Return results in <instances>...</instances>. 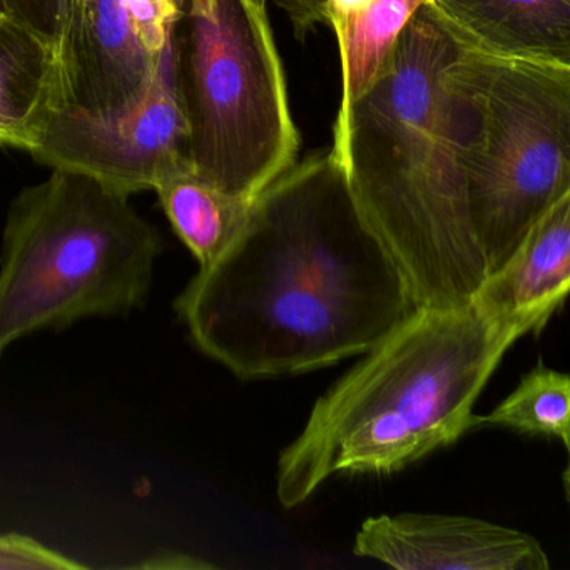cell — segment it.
I'll return each mask as SVG.
<instances>
[{"mask_svg": "<svg viewBox=\"0 0 570 570\" xmlns=\"http://www.w3.org/2000/svg\"><path fill=\"white\" fill-rule=\"evenodd\" d=\"M419 308L332 148L266 186L235 243L175 302L193 345L242 380L362 356Z\"/></svg>", "mask_w": 570, "mask_h": 570, "instance_id": "6da1fadb", "label": "cell"}, {"mask_svg": "<svg viewBox=\"0 0 570 570\" xmlns=\"http://www.w3.org/2000/svg\"><path fill=\"white\" fill-rule=\"evenodd\" d=\"M460 49L423 6L332 145L360 213L420 308L469 305L489 278L463 173L473 109L449 72Z\"/></svg>", "mask_w": 570, "mask_h": 570, "instance_id": "7a4b0ae2", "label": "cell"}, {"mask_svg": "<svg viewBox=\"0 0 570 570\" xmlns=\"http://www.w3.org/2000/svg\"><path fill=\"white\" fill-rule=\"evenodd\" d=\"M529 330L473 303L419 308L330 386L276 463V497L305 503L336 473L390 475L472 430L473 405Z\"/></svg>", "mask_w": 570, "mask_h": 570, "instance_id": "3957f363", "label": "cell"}, {"mask_svg": "<svg viewBox=\"0 0 570 570\" xmlns=\"http://www.w3.org/2000/svg\"><path fill=\"white\" fill-rule=\"evenodd\" d=\"M165 239L121 195L55 169L19 193L0 258V356L36 332L141 308Z\"/></svg>", "mask_w": 570, "mask_h": 570, "instance_id": "277c9868", "label": "cell"}, {"mask_svg": "<svg viewBox=\"0 0 570 570\" xmlns=\"http://www.w3.org/2000/svg\"><path fill=\"white\" fill-rule=\"evenodd\" d=\"M176 39L193 173L256 198L302 148L266 0H183Z\"/></svg>", "mask_w": 570, "mask_h": 570, "instance_id": "5b68a950", "label": "cell"}, {"mask_svg": "<svg viewBox=\"0 0 570 570\" xmlns=\"http://www.w3.org/2000/svg\"><path fill=\"white\" fill-rule=\"evenodd\" d=\"M449 72L473 109L463 173L473 235L490 276L570 193V66L462 46Z\"/></svg>", "mask_w": 570, "mask_h": 570, "instance_id": "8992f818", "label": "cell"}, {"mask_svg": "<svg viewBox=\"0 0 570 570\" xmlns=\"http://www.w3.org/2000/svg\"><path fill=\"white\" fill-rule=\"evenodd\" d=\"M28 153L39 165L82 173L125 196L193 173L176 29L138 101L112 112L55 106Z\"/></svg>", "mask_w": 570, "mask_h": 570, "instance_id": "52a82bcc", "label": "cell"}, {"mask_svg": "<svg viewBox=\"0 0 570 570\" xmlns=\"http://www.w3.org/2000/svg\"><path fill=\"white\" fill-rule=\"evenodd\" d=\"M181 8L183 0H69L55 106L112 112L138 101Z\"/></svg>", "mask_w": 570, "mask_h": 570, "instance_id": "ba28073f", "label": "cell"}, {"mask_svg": "<svg viewBox=\"0 0 570 570\" xmlns=\"http://www.w3.org/2000/svg\"><path fill=\"white\" fill-rule=\"evenodd\" d=\"M353 552L399 570H549L539 540L482 519L442 513L370 517Z\"/></svg>", "mask_w": 570, "mask_h": 570, "instance_id": "9c48e42d", "label": "cell"}, {"mask_svg": "<svg viewBox=\"0 0 570 570\" xmlns=\"http://www.w3.org/2000/svg\"><path fill=\"white\" fill-rule=\"evenodd\" d=\"M570 288V193L532 226L512 258L490 275L472 302L490 318L546 328Z\"/></svg>", "mask_w": 570, "mask_h": 570, "instance_id": "30bf717a", "label": "cell"}, {"mask_svg": "<svg viewBox=\"0 0 570 570\" xmlns=\"http://www.w3.org/2000/svg\"><path fill=\"white\" fill-rule=\"evenodd\" d=\"M426 6L465 48L570 66V0H429Z\"/></svg>", "mask_w": 570, "mask_h": 570, "instance_id": "8fae6325", "label": "cell"}, {"mask_svg": "<svg viewBox=\"0 0 570 570\" xmlns=\"http://www.w3.org/2000/svg\"><path fill=\"white\" fill-rule=\"evenodd\" d=\"M426 4L429 0H328L342 66L333 142L342 138L353 105L379 81L410 19Z\"/></svg>", "mask_w": 570, "mask_h": 570, "instance_id": "7c38bea8", "label": "cell"}, {"mask_svg": "<svg viewBox=\"0 0 570 570\" xmlns=\"http://www.w3.org/2000/svg\"><path fill=\"white\" fill-rule=\"evenodd\" d=\"M55 46L0 14V146L29 151L58 96Z\"/></svg>", "mask_w": 570, "mask_h": 570, "instance_id": "4fadbf2b", "label": "cell"}, {"mask_svg": "<svg viewBox=\"0 0 570 570\" xmlns=\"http://www.w3.org/2000/svg\"><path fill=\"white\" fill-rule=\"evenodd\" d=\"M155 191L173 232L198 259L199 268L215 263L235 243L255 199L222 191L191 171L165 179Z\"/></svg>", "mask_w": 570, "mask_h": 570, "instance_id": "5bb4252c", "label": "cell"}, {"mask_svg": "<svg viewBox=\"0 0 570 570\" xmlns=\"http://www.w3.org/2000/svg\"><path fill=\"white\" fill-rule=\"evenodd\" d=\"M475 426H503L523 435L549 436L570 449V379L543 365L522 376L517 389L489 415H473Z\"/></svg>", "mask_w": 570, "mask_h": 570, "instance_id": "9a60e30c", "label": "cell"}, {"mask_svg": "<svg viewBox=\"0 0 570 570\" xmlns=\"http://www.w3.org/2000/svg\"><path fill=\"white\" fill-rule=\"evenodd\" d=\"M79 570L85 563L21 533L0 535V570Z\"/></svg>", "mask_w": 570, "mask_h": 570, "instance_id": "2e32d148", "label": "cell"}, {"mask_svg": "<svg viewBox=\"0 0 570 570\" xmlns=\"http://www.w3.org/2000/svg\"><path fill=\"white\" fill-rule=\"evenodd\" d=\"M69 0H0V14L41 36L56 51L61 45L68 19Z\"/></svg>", "mask_w": 570, "mask_h": 570, "instance_id": "e0dca14e", "label": "cell"}, {"mask_svg": "<svg viewBox=\"0 0 570 570\" xmlns=\"http://www.w3.org/2000/svg\"><path fill=\"white\" fill-rule=\"evenodd\" d=\"M292 21L293 32L305 42L316 26H330L328 0H273Z\"/></svg>", "mask_w": 570, "mask_h": 570, "instance_id": "ac0fdd59", "label": "cell"}]
</instances>
